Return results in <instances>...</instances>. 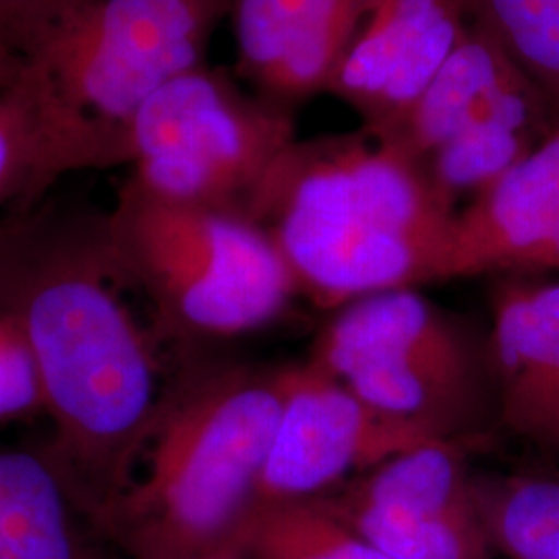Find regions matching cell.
Listing matches in <instances>:
<instances>
[{
	"label": "cell",
	"instance_id": "6da1fadb",
	"mask_svg": "<svg viewBox=\"0 0 559 559\" xmlns=\"http://www.w3.org/2000/svg\"><path fill=\"white\" fill-rule=\"evenodd\" d=\"M124 290L108 212L44 200L0 216V316L40 373L44 452L96 528L133 480L164 390Z\"/></svg>",
	"mask_w": 559,
	"mask_h": 559
},
{
	"label": "cell",
	"instance_id": "7a4b0ae2",
	"mask_svg": "<svg viewBox=\"0 0 559 559\" xmlns=\"http://www.w3.org/2000/svg\"><path fill=\"white\" fill-rule=\"evenodd\" d=\"M456 210L367 131L295 141L253 205L299 295L325 309L440 282Z\"/></svg>",
	"mask_w": 559,
	"mask_h": 559
},
{
	"label": "cell",
	"instance_id": "3957f363",
	"mask_svg": "<svg viewBox=\"0 0 559 559\" xmlns=\"http://www.w3.org/2000/svg\"><path fill=\"white\" fill-rule=\"evenodd\" d=\"M286 396V365L191 362L164 385L129 489L102 520L133 559L240 551Z\"/></svg>",
	"mask_w": 559,
	"mask_h": 559
},
{
	"label": "cell",
	"instance_id": "277c9868",
	"mask_svg": "<svg viewBox=\"0 0 559 559\" xmlns=\"http://www.w3.org/2000/svg\"><path fill=\"white\" fill-rule=\"evenodd\" d=\"M108 224L124 282L150 300L162 336H242L299 295L276 242L247 216L160 200L127 179Z\"/></svg>",
	"mask_w": 559,
	"mask_h": 559
},
{
	"label": "cell",
	"instance_id": "5b68a950",
	"mask_svg": "<svg viewBox=\"0 0 559 559\" xmlns=\"http://www.w3.org/2000/svg\"><path fill=\"white\" fill-rule=\"evenodd\" d=\"M307 359L362 402L440 440L471 443L496 420L485 340L417 288L336 309Z\"/></svg>",
	"mask_w": 559,
	"mask_h": 559
},
{
	"label": "cell",
	"instance_id": "8992f818",
	"mask_svg": "<svg viewBox=\"0 0 559 559\" xmlns=\"http://www.w3.org/2000/svg\"><path fill=\"white\" fill-rule=\"evenodd\" d=\"M295 141L290 108L205 64L164 85L124 129L129 179L141 189L247 218Z\"/></svg>",
	"mask_w": 559,
	"mask_h": 559
},
{
	"label": "cell",
	"instance_id": "52a82bcc",
	"mask_svg": "<svg viewBox=\"0 0 559 559\" xmlns=\"http://www.w3.org/2000/svg\"><path fill=\"white\" fill-rule=\"evenodd\" d=\"M558 124V110L539 85L471 21L419 98L399 119L367 133L417 164L459 212L460 200L479 198Z\"/></svg>",
	"mask_w": 559,
	"mask_h": 559
},
{
	"label": "cell",
	"instance_id": "ba28073f",
	"mask_svg": "<svg viewBox=\"0 0 559 559\" xmlns=\"http://www.w3.org/2000/svg\"><path fill=\"white\" fill-rule=\"evenodd\" d=\"M228 11L230 0H90L27 60L78 117L124 143L145 102L205 64Z\"/></svg>",
	"mask_w": 559,
	"mask_h": 559
},
{
	"label": "cell",
	"instance_id": "9c48e42d",
	"mask_svg": "<svg viewBox=\"0 0 559 559\" xmlns=\"http://www.w3.org/2000/svg\"><path fill=\"white\" fill-rule=\"evenodd\" d=\"M466 452L462 441H427L307 501L392 559H498Z\"/></svg>",
	"mask_w": 559,
	"mask_h": 559
},
{
	"label": "cell",
	"instance_id": "30bf717a",
	"mask_svg": "<svg viewBox=\"0 0 559 559\" xmlns=\"http://www.w3.org/2000/svg\"><path fill=\"white\" fill-rule=\"evenodd\" d=\"M433 440L440 438L376 411L311 360L286 365V396L258 508L320 498Z\"/></svg>",
	"mask_w": 559,
	"mask_h": 559
},
{
	"label": "cell",
	"instance_id": "8fae6325",
	"mask_svg": "<svg viewBox=\"0 0 559 559\" xmlns=\"http://www.w3.org/2000/svg\"><path fill=\"white\" fill-rule=\"evenodd\" d=\"M471 27L466 0H371L325 94L380 131L419 98Z\"/></svg>",
	"mask_w": 559,
	"mask_h": 559
},
{
	"label": "cell",
	"instance_id": "7c38bea8",
	"mask_svg": "<svg viewBox=\"0 0 559 559\" xmlns=\"http://www.w3.org/2000/svg\"><path fill=\"white\" fill-rule=\"evenodd\" d=\"M371 0H230L237 71L284 108L328 92Z\"/></svg>",
	"mask_w": 559,
	"mask_h": 559
},
{
	"label": "cell",
	"instance_id": "4fadbf2b",
	"mask_svg": "<svg viewBox=\"0 0 559 559\" xmlns=\"http://www.w3.org/2000/svg\"><path fill=\"white\" fill-rule=\"evenodd\" d=\"M127 164L124 143L78 117L25 60L0 87V210L20 212L44 201L60 179Z\"/></svg>",
	"mask_w": 559,
	"mask_h": 559
},
{
	"label": "cell",
	"instance_id": "5bb4252c",
	"mask_svg": "<svg viewBox=\"0 0 559 559\" xmlns=\"http://www.w3.org/2000/svg\"><path fill=\"white\" fill-rule=\"evenodd\" d=\"M559 235V124L539 145L459 210L441 280L539 270Z\"/></svg>",
	"mask_w": 559,
	"mask_h": 559
},
{
	"label": "cell",
	"instance_id": "9a60e30c",
	"mask_svg": "<svg viewBox=\"0 0 559 559\" xmlns=\"http://www.w3.org/2000/svg\"><path fill=\"white\" fill-rule=\"evenodd\" d=\"M498 427L559 450V282H506L485 338Z\"/></svg>",
	"mask_w": 559,
	"mask_h": 559
},
{
	"label": "cell",
	"instance_id": "2e32d148",
	"mask_svg": "<svg viewBox=\"0 0 559 559\" xmlns=\"http://www.w3.org/2000/svg\"><path fill=\"white\" fill-rule=\"evenodd\" d=\"M73 510L44 450L0 445V559H78Z\"/></svg>",
	"mask_w": 559,
	"mask_h": 559
},
{
	"label": "cell",
	"instance_id": "e0dca14e",
	"mask_svg": "<svg viewBox=\"0 0 559 559\" xmlns=\"http://www.w3.org/2000/svg\"><path fill=\"white\" fill-rule=\"evenodd\" d=\"M480 526L506 559H559V477L473 473Z\"/></svg>",
	"mask_w": 559,
	"mask_h": 559
},
{
	"label": "cell",
	"instance_id": "ac0fdd59",
	"mask_svg": "<svg viewBox=\"0 0 559 559\" xmlns=\"http://www.w3.org/2000/svg\"><path fill=\"white\" fill-rule=\"evenodd\" d=\"M240 554L247 559H392L311 501L258 508Z\"/></svg>",
	"mask_w": 559,
	"mask_h": 559
},
{
	"label": "cell",
	"instance_id": "d6986e66",
	"mask_svg": "<svg viewBox=\"0 0 559 559\" xmlns=\"http://www.w3.org/2000/svg\"><path fill=\"white\" fill-rule=\"evenodd\" d=\"M466 2L471 21L500 41L559 115V0Z\"/></svg>",
	"mask_w": 559,
	"mask_h": 559
},
{
	"label": "cell",
	"instance_id": "ffe728a7",
	"mask_svg": "<svg viewBox=\"0 0 559 559\" xmlns=\"http://www.w3.org/2000/svg\"><path fill=\"white\" fill-rule=\"evenodd\" d=\"M44 413L40 373L20 328L0 316V423Z\"/></svg>",
	"mask_w": 559,
	"mask_h": 559
},
{
	"label": "cell",
	"instance_id": "44dd1931",
	"mask_svg": "<svg viewBox=\"0 0 559 559\" xmlns=\"http://www.w3.org/2000/svg\"><path fill=\"white\" fill-rule=\"evenodd\" d=\"M90 0H0V29L21 59H32Z\"/></svg>",
	"mask_w": 559,
	"mask_h": 559
},
{
	"label": "cell",
	"instance_id": "7402d4cb",
	"mask_svg": "<svg viewBox=\"0 0 559 559\" xmlns=\"http://www.w3.org/2000/svg\"><path fill=\"white\" fill-rule=\"evenodd\" d=\"M25 60L11 48V44L4 38L2 29H0V87L9 85L15 80L23 69Z\"/></svg>",
	"mask_w": 559,
	"mask_h": 559
},
{
	"label": "cell",
	"instance_id": "603a6c76",
	"mask_svg": "<svg viewBox=\"0 0 559 559\" xmlns=\"http://www.w3.org/2000/svg\"><path fill=\"white\" fill-rule=\"evenodd\" d=\"M198 559H247L240 551H222V554H216V556H205V558Z\"/></svg>",
	"mask_w": 559,
	"mask_h": 559
}]
</instances>
